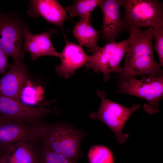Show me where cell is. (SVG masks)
I'll return each mask as SVG.
<instances>
[{"mask_svg": "<svg viewBox=\"0 0 163 163\" xmlns=\"http://www.w3.org/2000/svg\"><path fill=\"white\" fill-rule=\"evenodd\" d=\"M129 32V42L126 51L125 61L119 73L122 80L140 75L163 74L161 66L154 58L152 27L145 30L133 29Z\"/></svg>", "mask_w": 163, "mask_h": 163, "instance_id": "6da1fadb", "label": "cell"}, {"mask_svg": "<svg viewBox=\"0 0 163 163\" xmlns=\"http://www.w3.org/2000/svg\"><path fill=\"white\" fill-rule=\"evenodd\" d=\"M82 132L62 123H46L40 140L42 146L62 155L72 163H77L80 155Z\"/></svg>", "mask_w": 163, "mask_h": 163, "instance_id": "7a4b0ae2", "label": "cell"}, {"mask_svg": "<svg viewBox=\"0 0 163 163\" xmlns=\"http://www.w3.org/2000/svg\"><path fill=\"white\" fill-rule=\"evenodd\" d=\"M123 31L141 27L163 26V4L158 0H122Z\"/></svg>", "mask_w": 163, "mask_h": 163, "instance_id": "3957f363", "label": "cell"}, {"mask_svg": "<svg viewBox=\"0 0 163 163\" xmlns=\"http://www.w3.org/2000/svg\"><path fill=\"white\" fill-rule=\"evenodd\" d=\"M117 87L119 93L134 96L146 101L143 109L149 114L159 111V102L163 96V74L143 75L139 79L135 77L123 79Z\"/></svg>", "mask_w": 163, "mask_h": 163, "instance_id": "277c9868", "label": "cell"}, {"mask_svg": "<svg viewBox=\"0 0 163 163\" xmlns=\"http://www.w3.org/2000/svg\"><path fill=\"white\" fill-rule=\"evenodd\" d=\"M97 94L101 99V104L96 112L90 113V117L105 123L114 133L118 142L123 144L129 136L127 133H123L124 126L131 114L141 105L133 104L131 107H127L106 98L105 93L102 91L98 90Z\"/></svg>", "mask_w": 163, "mask_h": 163, "instance_id": "5b68a950", "label": "cell"}, {"mask_svg": "<svg viewBox=\"0 0 163 163\" xmlns=\"http://www.w3.org/2000/svg\"><path fill=\"white\" fill-rule=\"evenodd\" d=\"M27 25L16 14L0 11V49L14 61H23L24 29Z\"/></svg>", "mask_w": 163, "mask_h": 163, "instance_id": "8992f818", "label": "cell"}, {"mask_svg": "<svg viewBox=\"0 0 163 163\" xmlns=\"http://www.w3.org/2000/svg\"><path fill=\"white\" fill-rule=\"evenodd\" d=\"M129 38L119 42H108L100 47L89 56L85 65L88 69H92L96 73L101 72L103 81L107 82L111 78L112 72L119 73L121 67L120 62L123 57L129 44Z\"/></svg>", "mask_w": 163, "mask_h": 163, "instance_id": "52a82bcc", "label": "cell"}, {"mask_svg": "<svg viewBox=\"0 0 163 163\" xmlns=\"http://www.w3.org/2000/svg\"><path fill=\"white\" fill-rule=\"evenodd\" d=\"M45 124L32 125L0 118V152L21 141L38 143Z\"/></svg>", "mask_w": 163, "mask_h": 163, "instance_id": "ba28073f", "label": "cell"}, {"mask_svg": "<svg viewBox=\"0 0 163 163\" xmlns=\"http://www.w3.org/2000/svg\"><path fill=\"white\" fill-rule=\"evenodd\" d=\"M53 110L43 107L27 105L21 100L0 95V118L30 124L44 123L45 117Z\"/></svg>", "mask_w": 163, "mask_h": 163, "instance_id": "9c48e42d", "label": "cell"}, {"mask_svg": "<svg viewBox=\"0 0 163 163\" xmlns=\"http://www.w3.org/2000/svg\"><path fill=\"white\" fill-rule=\"evenodd\" d=\"M28 77V69L23 61H14L0 79V95L21 100V91Z\"/></svg>", "mask_w": 163, "mask_h": 163, "instance_id": "30bf717a", "label": "cell"}, {"mask_svg": "<svg viewBox=\"0 0 163 163\" xmlns=\"http://www.w3.org/2000/svg\"><path fill=\"white\" fill-rule=\"evenodd\" d=\"M56 30L52 29L48 32L33 34L29 30L28 25L24 29L23 44L24 53L27 52L30 54L31 59L36 61L38 58L43 56H61L52 44L50 38L52 35L56 32Z\"/></svg>", "mask_w": 163, "mask_h": 163, "instance_id": "8fae6325", "label": "cell"}, {"mask_svg": "<svg viewBox=\"0 0 163 163\" xmlns=\"http://www.w3.org/2000/svg\"><path fill=\"white\" fill-rule=\"evenodd\" d=\"M122 0H101L98 5L103 15L101 38L108 42L114 41L123 31L120 8Z\"/></svg>", "mask_w": 163, "mask_h": 163, "instance_id": "7c38bea8", "label": "cell"}, {"mask_svg": "<svg viewBox=\"0 0 163 163\" xmlns=\"http://www.w3.org/2000/svg\"><path fill=\"white\" fill-rule=\"evenodd\" d=\"M28 5L27 14L35 18H43L48 23L58 26L64 33V22L68 18L66 11L56 0H31Z\"/></svg>", "mask_w": 163, "mask_h": 163, "instance_id": "4fadbf2b", "label": "cell"}, {"mask_svg": "<svg viewBox=\"0 0 163 163\" xmlns=\"http://www.w3.org/2000/svg\"><path fill=\"white\" fill-rule=\"evenodd\" d=\"M66 40L65 47L61 53V64L55 68L58 74L67 78L74 74L75 71L88 61L89 56L82 46L69 41L64 34Z\"/></svg>", "mask_w": 163, "mask_h": 163, "instance_id": "5bb4252c", "label": "cell"}, {"mask_svg": "<svg viewBox=\"0 0 163 163\" xmlns=\"http://www.w3.org/2000/svg\"><path fill=\"white\" fill-rule=\"evenodd\" d=\"M37 143L22 141L10 146L0 156V163H38Z\"/></svg>", "mask_w": 163, "mask_h": 163, "instance_id": "9a60e30c", "label": "cell"}, {"mask_svg": "<svg viewBox=\"0 0 163 163\" xmlns=\"http://www.w3.org/2000/svg\"><path fill=\"white\" fill-rule=\"evenodd\" d=\"M91 22L81 19L75 25L73 32L79 45L86 46L90 52L94 53L99 47L97 42L100 31L97 30L91 25Z\"/></svg>", "mask_w": 163, "mask_h": 163, "instance_id": "2e32d148", "label": "cell"}, {"mask_svg": "<svg viewBox=\"0 0 163 163\" xmlns=\"http://www.w3.org/2000/svg\"><path fill=\"white\" fill-rule=\"evenodd\" d=\"M101 0H75L72 5L67 6L66 10L71 17L79 16L81 19L91 22V14Z\"/></svg>", "mask_w": 163, "mask_h": 163, "instance_id": "e0dca14e", "label": "cell"}, {"mask_svg": "<svg viewBox=\"0 0 163 163\" xmlns=\"http://www.w3.org/2000/svg\"><path fill=\"white\" fill-rule=\"evenodd\" d=\"M88 157L90 163H114L112 152L103 145L92 146L88 152Z\"/></svg>", "mask_w": 163, "mask_h": 163, "instance_id": "ac0fdd59", "label": "cell"}, {"mask_svg": "<svg viewBox=\"0 0 163 163\" xmlns=\"http://www.w3.org/2000/svg\"><path fill=\"white\" fill-rule=\"evenodd\" d=\"M38 163H72L66 158L47 148L40 149Z\"/></svg>", "mask_w": 163, "mask_h": 163, "instance_id": "d6986e66", "label": "cell"}, {"mask_svg": "<svg viewBox=\"0 0 163 163\" xmlns=\"http://www.w3.org/2000/svg\"><path fill=\"white\" fill-rule=\"evenodd\" d=\"M155 43L153 46L159 58V63L163 66V26L152 27Z\"/></svg>", "mask_w": 163, "mask_h": 163, "instance_id": "ffe728a7", "label": "cell"}, {"mask_svg": "<svg viewBox=\"0 0 163 163\" xmlns=\"http://www.w3.org/2000/svg\"><path fill=\"white\" fill-rule=\"evenodd\" d=\"M8 57L0 49V74H5L10 67L8 61Z\"/></svg>", "mask_w": 163, "mask_h": 163, "instance_id": "44dd1931", "label": "cell"}, {"mask_svg": "<svg viewBox=\"0 0 163 163\" xmlns=\"http://www.w3.org/2000/svg\"><path fill=\"white\" fill-rule=\"evenodd\" d=\"M1 155V153L0 152V156Z\"/></svg>", "mask_w": 163, "mask_h": 163, "instance_id": "7402d4cb", "label": "cell"}, {"mask_svg": "<svg viewBox=\"0 0 163 163\" xmlns=\"http://www.w3.org/2000/svg\"></svg>", "mask_w": 163, "mask_h": 163, "instance_id": "603a6c76", "label": "cell"}]
</instances>
